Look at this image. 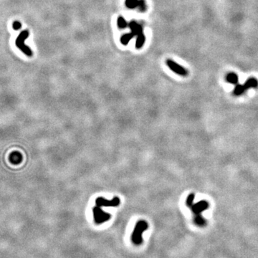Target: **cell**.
I'll return each instance as SVG.
<instances>
[{
	"instance_id": "4",
	"label": "cell",
	"mask_w": 258,
	"mask_h": 258,
	"mask_svg": "<svg viewBox=\"0 0 258 258\" xmlns=\"http://www.w3.org/2000/svg\"><path fill=\"white\" fill-rule=\"evenodd\" d=\"M166 65H168V67L170 68L171 71L175 72L176 74L178 75L186 77L188 75V71H187L184 67L181 66L180 65H178V63H176L175 61L170 60V59H168L166 61Z\"/></svg>"
},
{
	"instance_id": "13",
	"label": "cell",
	"mask_w": 258,
	"mask_h": 258,
	"mask_svg": "<svg viewBox=\"0 0 258 258\" xmlns=\"http://www.w3.org/2000/svg\"><path fill=\"white\" fill-rule=\"evenodd\" d=\"M145 41H146V37H145V35L144 33L140 34L139 35L137 36L136 42H135V48L140 49L143 47L144 45Z\"/></svg>"
},
{
	"instance_id": "6",
	"label": "cell",
	"mask_w": 258,
	"mask_h": 258,
	"mask_svg": "<svg viewBox=\"0 0 258 258\" xmlns=\"http://www.w3.org/2000/svg\"><path fill=\"white\" fill-rule=\"evenodd\" d=\"M209 204L207 201L201 200L199 201V202L197 203L194 204L191 208V211L194 214V215H196V214H201V212L204 211V210H207V209H209Z\"/></svg>"
},
{
	"instance_id": "16",
	"label": "cell",
	"mask_w": 258,
	"mask_h": 258,
	"mask_svg": "<svg viewBox=\"0 0 258 258\" xmlns=\"http://www.w3.org/2000/svg\"><path fill=\"white\" fill-rule=\"evenodd\" d=\"M194 198H195V194L191 193L189 194V196H187V201H186V204L189 207H191L192 205L194 204Z\"/></svg>"
},
{
	"instance_id": "17",
	"label": "cell",
	"mask_w": 258,
	"mask_h": 258,
	"mask_svg": "<svg viewBox=\"0 0 258 258\" xmlns=\"http://www.w3.org/2000/svg\"><path fill=\"white\" fill-rule=\"evenodd\" d=\"M139 9V11L141 12H145L146 10V2H145V0H139V6H138Z\"/></svg>"
},
{
	"instance_id": "7",
	"label": "cell",
	"mask_w": 258,
	"mask_h": 258,
	"mask_svg": "<svg viewBox=\"0 0 258 258\" xmlns=\"http://www.w3.org/2000/svg\"><path fill=\"white\" fill-rule=\"evenodd\" d=\"M10 161L12 164H19L22 161V156L18 151H14L10 156Z\"/></svg>"
},
{
	"instance_id": "12",
	"label": "cell",
	"mask_w": 258,
	"mask_h": 258,
	"mask_svg": "<svg viewBox=\"0 0 258 258\" xmlns=\"http://www.w3.org/2000/svg\"><path fill=\"white\" fill-rule=\"evenodd\" d=\"M135 34L134 32H131L130 33H128V34H125V35H123L122 37H121V42L122 44L124 45H126L128 44V42H130V40L135 37Z\"/></svg>"
},
{
	"instance_id": "18",
	"label": "cell",
	"mask_w": 258,
	"mask_h": 258,
	"mask_svg": "<svg viewBox=\"0 0 258 258\" xmlns=\"http://www.w3.org/2000/svg\"><path fill=\"white\" fill-rule=\"evenodd\" d=\"M12 28L15 30H19L22 28V24L19 21H15L12 24Z\"/></svg>"
},
{
	"instance_id": "9",
	"label": "cell",
	"mask_w": 258,
	"mask_h": 258,
	"mask_svg": "<svg viewBox=\"0 0 258 258\" xmlns=\"http://www.w3.org/2000/svg\"><path fill=\"white\" fill-rule=\"evenodd\" d=\"M239 78L237 76V75L234 72H230L226 76V81L227 83H230V84L233 85H237L238 83Z\"/></svg>"
},
{
	"instance_id": "5",
	"label": "cell",
	"mask_w": 258,
	"mask_h": 258,
	"mask_svg": "<svg viewBox=\"0 0 258 258\" xmlns=\"http://www.w3.org/2000/svg\"><path fill=\"white\" fill-rule=\"evenodd\" d=\"M120 199L118 197H114L111 200H106L103 197H98L96 200V204L98 207H117L120 204Z\"/></svg>"
},
{
	"instance_id": "11",
	"label": "cell",
	"mask_w": 258,
	"mask_h": 258,
	"mask_svg": "<svg viewBox=\"0 0 258 258\" xmlns=\"http://www.w3.org/2000/svg\"><path fill=\"white\" fill-rule=\"evenodd\" d=\"M246 88L244 87V85H239V84H237L236 86H235L234 90H233V95H234V96H241V95H243L244 93V92L246 91Z\"/></svg>"
},
{
	"instance_id": "8",
	"label": "cell",
	"mask_w": 258,
	"mask_h": 258,
	"mask_svg": "<svg viewBox=\"0 0 258 258\" xmlns=\"http://www.w3.org/2000/svg\"><path fill=\"white\" fill-rule=\"evenodd\" d=\"M244 85L247 90L250 88H257L258 87V80L255 78H250L244 83Z\"/></svg>"
},
{
	"instance_id": "3",
	"label": "cell",
	"mask_w": 258,
	"mask_h": 258,
	"mask_svg": "<svg viewBox=\"0 0 258 258\" xmlns=\"http://www.w3.org/2000/svg\"><path fill=\"white\" fill-rule=\"evenodd\" d=\"M92 213H93V217L95 221L96 224H101L105 222V221L109 220L111 217V215L108 213H106L101 209V207L96 206L92 209Z\"/></svg>"
},
{
	"instance_id": "14",
	"label": "cell",
	"mask_w": 258,
	"mask_h": 258,
	"mask_svg": "<svg viewBox=\"0 0 258 258\" xmlns=\"http://www.w3.org/2000/svg\"><path fill=\"white\" fill-rule=\"evenodd\" d=\"M125 4L129 9H135L139 6V0H126Z\"/></svg>"
},
{
	"instance_id": "15",
	"label": "cell",
	"mask_w": 258,
	"mask_h": 258,
	"mask_svg": "<svg viewBox=\"0 0 258 258\" xmlns=\"http://www.w3.org/2000/svg\"><path fill=\"white\" fill-rule=\"evenodd\" d=\"M117 24H118V27L120 29L126 28V27L128 26L127 22H126V19H124L123 17H121V16H120V17H118V18Z\"/></svg>"
},
{
	"instance_id": "10",
	"label": "cell",
	"mask_w": 258,
	"mask_h": 258,
	"mask_svg": "<svg viewBox=\"0 0 258 258\" xmlns=\"http://www.w3.org/2000/svg\"><path fill=\"white\" fill-rule=\"evenodd\" d=\"M194 222L198 227H202L207 225V221L204 217L201 216V214L194 215Z\"/></svg>"
},
{
	"instance_id": "1",
	"label": "cell",
	"mask_w": 258,
	"mask_h": 258,
	"mask_svg": "<svg viewBox=\"0 0 258 258\" xmlns=\"http://www.w3.org/2000/svg\"><path fill=\"white\" fill-rule=\"evenodd\" d=\"M148 223L146 221L140 220L138 221L136 225H135L133 234L131 235V240H132L133 244L139 245L142 243V242H143L142 233L148 229Z\"/></svg>"
},
{
	"instance_id": "2",
	"label": "cell",
	"mask_w": 258,
	"mask_h": 258,
	"mask_svg": "<svg viewBox=\"0 0 258 258\" xmlns=\"http://www.w3.org/2000/svg\"><path fill=\"white\" fill-rule=\"evenodd\" d=\"M29 32L28 30L22 31V32H20L19 35H18L17 39H16L15 45L24 55L28 56V57H31V56H32V49L29 48L28 46H27V45L24 44V41H25V40L29 37Z\"/></svg>"
}]
</instances>
